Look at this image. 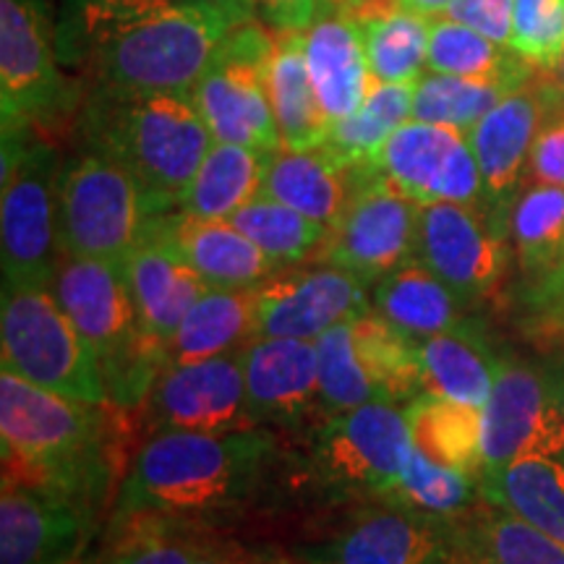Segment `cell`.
Segmentation results:
<instances>
[{"mask_svg":"<svg viewBox=\"0 0 564 564\" xmlns=\"http://www.w3.org/2000/svg\"><path fill=\"white\" fill-rule=\"evenodd\" d=\"M411 444L405 405L373 400L324 419L308 449V470L335 497L387 502Z\"/></svg>","mask_w":564,"mask_h":564,"instance_id":"52a82bcc","label":"cell"},{"mask_svg":"<svg viewBox=\"0 0 564 564\" xmlns=\"http://www.w3.org/2000/svg\"><path fill=\"white\" fill-rule=\"evenodd\" d=\"M426 68L434 74L465 76V79H531L539 68L520 58L512 47L497 45L484 34L457 24L447 17L432 19Z\"/></svg>","mask_w":564,"mask_h":564,"instance_id":"8d00e7d4","label":"cell"},{"mask_svg":"<svg viewBox=\"0 0 564 564\" xmlns=\"http://www.w3.org/2000/svg\"><path fill=\"white\" fill-rule=\"evenodd\" d=\"M58 150L34 133L24 158L0 178V262L6 285H51L58 264Z\"/></svg>","mask_w":564,"mask_h":564,"instance_id":"30bf717a","label":"cell"},{"mask_svg":"<svg viewBox=\"0 0 564 564\" xmlns=\"http://www.w3.org/2000/svg\"><path fill=\"white\" fill-rule=\"evenodd\" d=\"M150 220L139 181L123 162L84 150L63 162L58 181L61 253L123 264Z\"/></svg>","mask_w":564,"mask_h":564,"instance_id":"8992f818","label":"cell"},{"mask_svg":"<svg viewBox=\"0 0 564 564\" xmlns=\"http://www.w3.org/2000/svg\"><path fill=\"white\" fill-rule=\"evenodd\" d=\"M373 171L421 207L434 202L484 207L481 167L470 137L460 129L411 118L384 141Z\"/></svg>","mask_w":564,"mask_h":564,"instance_id":"5bb4252c","label":"cell"},{"mask_svg":"<svg viewBox=\"0 0 564 564\" xmlns=\"http://www.w3.org/2000/svg\"><path fill=\"white\" fill-rule=\"evenodd\" d=\"M76 105L61 70L45 0H0V116L3 126L55 123Z\"/></svg>","mask_w":564,"mask_h":564,"instance_id":"9c48e42d","label":"cell"},{"mask_svg":"<svg viewBox=\"0 0 564 564\" xmlns=\"http://www.w3.org/2000/svg\"><path fill=\"white\" fill-rule=\"evenodd\" d=\"M97 507L3 484L0 494V564H70L95 531Z\"/></svg>","mask_w":564,"mask_h":564,"instance_id":"d6986e66","label":"cell"},{"mask_svg":"<svg viewBox=\"0 0 564 564\" xmlns=\"http://www.w3.org/2000/svg\"><path fill=\"white\" fill-rule=\"evenodd\" d=\"M303 53L329 126L361 108L373 74L356 21L337 11L322 13L308 30H303Z\"/></svg>","mask_w":564,"mask_h":564,"instance_id":"cb8c5ba5","label":"cell"},{"mask_svg":"<svg viewBox=\"0 0 564 564\" xmlns=\"http://www.w3.org/2000/svg\"><path fill=\"white\" fill-rule=\"evenodd\" d=\"M478 489L486 502L518 514L564 544V463L560 457H520L484 470Z\"/></svg>","mask_w":564,"mask_h":564,"instance_id":"f546056e","label":"cell"},{"mask_svg":"<svg viewBox=\"0 0 564 564\" xmlns=\"http://www.w3.org/2000/svg\"><path fill=\"white\" fill-rule=\"evenodd\" d=\"M356 356L371 382L377 384L379 398L387 403L408 405L423 392L419 340L400 333L377 312H366L350 322Z\"/></svg>","mask_w":564,"mask_h":564,"instance_id":"d590c367","label":"cell"},{"mask_svg":"<svg viewBox=\"0 0 564 564\" xmlns=\"http://www.w3.org/2000/svg\"><path fill=\"white\" fill-rule=\"evenodd\" d=\"M84 139L133 173L147 212L181 209L183 194L215 144L192 91L91 89L84 108Z\"/></svg>","mask_w":564,"mask_h":564,"instance_id":"3957f363","label":"cell"},{"mask_svg":"<svg viewBox=\"0 0 564 564\" xmlns=\"http://www.w3.org/2000/svg\"><path fill=\"white\" fill-rule=\"evenodd\" d=\"M447 518L382 502L356 512L319 544L303 546L293 564H442Z\"/></svg>","mask_w":564,"mask_h":564,"instance_id":"e0dca14e","label":"cell"},{"mask_svg":"<svg viewBox=\"0 0 564 564\" xmlns=\"http://www.w3.org/2000/svg\"><path fill=\"white\" fill-rule=\"evenodd\" d=\"M478 499H481L478 476L436 463L434 457L411 444L398 486L387 497V502L434 514V518H455L470 510Z\"/></svg>","mask_w":564,"mask_h":564,"instance_id":"ab89813d","label":"cell"},{"mask_svg":"<svg viewBox=\"0 0 564 564\" xmlns=\"http://www.w3.org/2000/svg\"><path fill=\"white\" fill-rule=\"evenodd\" d=\"M70 564H79V562H70Z\"/></svg>","mask_w":564,"mask_h":564,"instance_id":"11a10c76","label":"cell"},{"mask_svg":"<svg viewBox=\"0 0 564 564\" xmlns=\"http://www.w3.org/2000/svg\"><path fill=\"white\" fill-rule=\"evenodd\" d=\"M423 392L484 408L491 394L499 361L468 322L447 333L419 340Z\"/></svg>","mask_w":564,"mask_h":564,"instance_id":"f1b7e54d","label":"cell"},{"mask_svg":"<svg viewBox=\"0 0 564 564\" xmlns=\"http://www.w3.org/2000/svg\"><path fill=\"white\" fill-rule=\"evenodd\" d=\"M463 306L465 303L449 291L447 282L419 259H408L398 270L387 272L373 282L371 291L373 312L415 340L460 327L465 324Z\"/></svg>","mask_w":564,"mask_h":564,"instance_id":"4316f807","label":"cell"},{"mask_svg":"<svg viewBox=\"0 0 564 564\" xmlns=\"http://www.w3.org/2000/svg\"><path fill=\"white\" fill-rule=\"evenodd\" d=\"M554 97L535 70L512 89L497 108L486 112L468 133L484 178V207L507 225L510 207L523 188L528 158Z\"/></svg>","mask_w":564,"mask_h":564,"instance_id":"ac0fdd59","label":"cell"},{"mask_svg":"<svg viewBox=\"0 0 564 564\" xmlns=\"http://www.w3.org/2000/svg\"><path fill=\"white\" fill-rule=\"evenodd\" d=\"M274 436L160 432L139 449L116 499V518H199L241 505L262 481Z\"/></svg>","mask_w":564,"mask_h":564,"instance_id":"7a4b0ae2","label":"cell"},{"mask_svg":"<svg viewBox=\"0 0 564 564\" xmlns=\"http://www.w3.org/2000/svg\"><path fill=\"white\" fill-rule=\"evenodd\" d=\"M230 223L280 267L299 264L308 253L322 251L329 236L324 225L264 194H259L257 199L238 209L230 217Z\"/></svg>","mask_w":564,"mask_h":564,"instance_id":"60d3db41","label":"cell"},{"mask_svg":"<svg viewBox=\"0 0 564 564\" xmlns=\"http://www.w3.org/2000/svg\"><path fill=\"white\" fill-rule=\"evenodd\" d=\"M121 267L141 329L171 345L194 303L209 291L207 282L147 225Z\"/></svg>","mask_w":564,"mask_h":564,"instance_id":"603a6c76","label":"cell"},{"mask_svg":"<svg viewBox=\"0 0 564 564\" xmlns=\"http://www.w3.org/2000/svg\"><path fill=\"white\" fill-rule=\"evenodd\" d=\"M51 291L97 352L100 366L112 361L144 333L121 264L61 253Z\"/></svg>","mask_w":564,"mask_h":564,"instance_id":"ffe728a7","label":"cell"},{"mask_svg":"<svg viewBox=\"0 0 564 564\" xmlns=\"http://www.w3.org/2000/svg\"><path fill=\"white\" fill-rule=\"evenodd\" d=\"M415 84H384L373 79L369 95L352 116L329 126L324 150L350 171L373 167L379 150L413 116Z\"/></svg>","mask_w":564,"mask_h":564,"instance_id":"e575fe53","label":"cell"},{"mask_svg":"<svg viewBox=\"0 0 564 564\" xmlns=\"http://www.w3.org/2000/svg\"><path fill=\"white\" fill-rule=\"evenodd\" d=\"M356 173L350 202L322 246V259L361 278L379 282L415 253L421 204L400 192L373 167Z\"/></svg>","mask_w":564,"mask_h":564,"instance_id":"8fae6325","label":"cell"},{"mask_svg":"<svg viewBox=\"0 0 564 564\" xmlns=\"http://www.w3.org/2000/svg\"><path fill=\"white\" fill-rule=\"evenodd\" d=\"M514 0H455L442 17L468 26L497 45L510 47Z\"/></svg>","mask_w":564,"mask_h":564,"instance_id":"f6af8a7d","label":"cell"},{"mask_svg":"<svg viewBox=\"0 0 564 564\" xmlns=\"http://www.w3.org/2000/svg\"><path fill=\"white\" fill-rule=\"evenodd\" d=\"M97 408L0 371L3 484L97 507L110 478L105 421Z\"/></svg>","mask_w":564,"mask_h":564,"instance_id":"277c9868","label":"cell"},{"mask_svg":"<svg viewBox=\"0 0 564 564\" xmlns=\"http://www.w3.org/2000/svg\"><path fill=\"white\" fill-rule=\"evenodd\" d=\"M484 470L520 457L564 455V408L552 373L505 358L484 405ZM481 470V474H484Z\"/></svg>","mask_w":564,"mask_h":564,"instance_id":"9a60e30c","label":"cell"},{"mask_svg":"<svg viewBox=\"0 0 564 564\" xmlns=\"http://www.w3.org/2000/svg\"><path fill=\"white\" fill-rule=\"evenodd\" d=\"M243 373L246 398L259 426H295L316 408L322 411L319 352L312 340L257 337L243 345Z\"/></svg>","mask_w":564,"mask_h":564,"instance_id":"44dd1931","label":"cell"},{"mask_svg":"<svg viewBox=\"0 0 564 564\" xmlns=\"http://www.w3.org/2000/svg\"><path fill=\"white\" fill-rule=\"evenodd\" d=\"M366 0H324V13L337 11V13H350L356 11L358 6H364Z\"/></svg>","mask_w":564,"mask_h":564,"instance_id":"816d5d0a","label":"cell"},{"mask_svg":"<svg viewBox=\"0 0 564 564\" xmlns=\"http://www.w3.org/2000/svg\"><path fill=\"white\" fill-rule=\"evenodd\" d=\"M272 37L270 97L280 141L293 150H314L327 141L329 121L308 74L303 32L272 30Z\"/></svg>","mask_w":564,"mask_h":564,"instance_id":"4dcf8cb0","label":"cell"},{"mask_svg":"<svg viewBox=\"0 0 564 564\" xmlns=\"http://www.w3.org/2000/svg\"><path fill=\"white\" fill-rule=\"evenodd\" d=\"M314 343L319 352V398L324 419L382 400L377 384L371 382V377L358 361L350 322L327 329Z\"/></svg>","mask_w":564,"mask_h":564,"instance_id":"b9f144b4","label":"cell"},{"mask_svg":"<svg viewBox=\"0 0 564 564\" xmlns=\"http://www.w3.org/2000/svg\"><path fill=\"white\" fill-rule=\"evenodd\" d=\"M541 79H544V84L549 87V91H552L554 102L564 105V51L560 55V61H556L554 68L549 70H539Z\"/></svg>","mask_w":564,"mask_h":564,"instance_id":"681fc988","label":"cell"},{"mask_svg":"<svg viewBox=\"0 0 564 564\" xmlns=\"http://www.w3.org/2000/svg\"><path fill=\"white\" fill-rule=\"evenodd\" d=\"M366 312H371L369 282L333 264L270 274L257 285V337L314 343Z\"/></svg>","mask_w":564,"mask_h":564,"instance_id":"2e32d148","label":"cell"},{"mask_svg":"<svg viewBox=\"0 0 564 564\" xmlns=\"http://www.w3.org/2000/svg\"><path fill=\"white\" fill-rule=\"evenodd\" d=\"M272 30L262 21L236 24L192 89L215 141L272 152L282 144L270 97Z\"/></svg>","mask_w":564,"mask_h":564,"instance_id":"ba28073f","label":"cell"},{"mask_svg":"<svg viewBox=\"0 0 564 564\" xmlns=\"http://www.w3.org/2000/svg\"><path fill=\"white\" fill-rule=\"evenodd\" d=\"M510 230L486 207L455 202L423 204L415 253L463 303L497 291L510 262Z\"/></svg>","mask_w":564,"mask_h":564,"instance_id":"7c38bea8","label":"cell"},{"mask_svg":"<svg viewBox=\"0 0 564 564\" xmlns=\"http://www.w3.org/2000/svg\"><path fill=\"white\" fill-rule=\"evenodd\" d=\"M194 564H241V562H236V560H228V556H220V554H209V552H204L199 560H196Z\"/></svg>","mask_w":564,"mask_h":564,"instance_id":"db71d44e","label":"cell"},{"mask_svg":"<svg viewBox=\"0 0 564 564\" xmlns=\"http://www.w3.org/2000/svg\"><path fill=\"white\" fill-rule=\"evenodd\" d=\"M552 373V382H554V390H556V398H560V403H562V408H564V361L556 366L554 371H549Z\"/></svg>","mask_w":564,"mask_h":564,"instance_id":"f5cc1de1","label":"cell"},{"mask_svg":"<svg viewBox=\"0 0 564 564\" xmlns=\"http://www.w3.org/2000/svg\"><path fill=\"white\" fill-rule=\"evenodd\" d=\"M257 340V288H209L171 340V364L207 361Z\"/></svg>","mask_w":564,"mask_h":564,"instance_id":"1f68e13d","label":"cell"},{"mask_svg":"<svg viewBox=\"0 0 564 564\" xmlns=\"http://www.w3.org/2000/svg\"><path fill=\"white\" fill-rule=\"evenodd\" d=\"M204 554L202 546L165 535H141L118 549L105 564H194Z\"/></svg>","mask_w":564,"mask_h":564,"instance_id":"bcb514c9","label":"cell"},{"mask_svg":"<svg viewBox=\"0 0 564 564\" xmlns=\"http://www.w3.org/2000/svg\"><path fill=\"white\" fill-rule=\"evenodd\" d=\"M507 230L525 278L552 270L564 257V186L525 183L510 207Z\"/></svg>","mask_w":564,"mask_h":564,"instance_id":"74e56055","label":"cell"},{"mask_svg":"<svg viewBox=\"0 0 564 564\" xmlns=\"http://www.w3.org/2000/svg\"><path fill=\"white\" fill-rule=\"evenodd\" d=\"M510 47L533 68H554L564 51V0H514Z\"/></svg>","mask_w":564,"mask_h":564,"instance_id":"7bdbcfd3","label":"cell"},{"mask_svg":"<svg viewBox=\"0 0 564 564\" xmlns=\"http://www.w3.org/2000/svg\"><path fill=\"white\" fill-rule=\"evenodd\" d=\"M525 183L564 186V105L554 102L541 123L525 167Z\"/></svg>","mask_w":564,"mask_h":564,"instance_id":"ee69618b","label":"cell"},{"mask_svg":"<svg viewBox=\"0 0 564 564\" xmlns=\"http://www.w3.org/2000/svg\"><path fill=\"white\" fill-rule=\"evenodd\" d=\"M267 152L215 141L183 194L181 212L204 220H230L262 194Z\"/></svg>","mask_w":564,"mask_h":564,"instance_id":"d6a6232c","label":"cell"},{"mask_svg":"<svg viewBox=\"0 0 564 564\" xmlns=\"http://www.w3.org/2000/svg\"><path fill=\"white\" fill-rule=\"evenodd\" d=\"M398 3L403 6V9L421 13V17L434 19V17H442V13L447 11L455 0H398Z\"/></svg>","mask_w":564,"mask_h":564,"instance_id":"f907efd6","label":"cell"},{"mask_svg":"<svg viewBox=\"0 0 564 564\" xmlns=\"http://www.w3.org/2000/svg\"><path fill=\"white\" fill-rule=\"evenodd\" d=\"M528 82V79H525ZM523 82L512 79H465V76L423 74L415 82L413 121L449 126L470 133L486 112L518 89Z\"/></svg>","mask_w":564,"mask_h":564,"instance_id":"f35d334b","label":"cell"},{"mask_svg":"<svg viewBox=\"0 0 564 564\" xmlns=\"http://www.w3.org/2000/svg\"><path fill=\"white\" fill-rule=\"evenodd\" d=\"M3 369L63 398L102 405V366L91 345L63 312L51 285H6L0 303Z\"/></svg>","mask_w":564,"mask_h":564,"instance_id":"5b68a950","label":"cell"},{"mask_svg":"<svg viewBox=\"0 0 564 564\" xmlns=\"http://www.w3.org/2000/svg\"><path fill=\"white\" fill-rule=\"evenodd\" d=\"M413 444L436 463L481 476L484 408L421 392L405 405Z\"/></svg>","mask_w":564,"mask_h":564,"instance_id":"836d02e7","label":"cell"},{"mask_svg":"<svg viewBox=\"0 0 564 564\" xmlns=\"http://www.w3.org/2000/svg\"><path fill=\"white\" fill-rule=\"evenodd\" d=\"M144 403L154 434H230L262 429L246 398L243 350L225 352L207 361L171 364Z\"/></svg>","mask_w":564,"mask_h":564,"instance_id":"4fadbf2b","label":"cell"},{"mask_svg":"<svg viewBox=\"0 0 564 564\" xmlns=\"http://www.w3.org/2000/svg\"><path fill=\"white\" fill-rule=\"evenodd\" d=\"M147 228L158 232L207 282V288H223V291L257 288L280 270V264L272 262L230 220H204L175 209L152 215Z\"/></svg>","mask_w":564,"mask_h":564,"instance_id":"7402d4cb","label":"cell"},{"mask_svg":"<svg viewBox=\"0 0 564 564\" xmlns=\"http://www.w3.org/2000/svg\"><path fill=\"white\" fill-rule=\"evenodd\" d=\"M232 26L207 0H74L55 37L97 87L192 91Z\"/></svg>","mask_w":564,"mask_h":564,"instance_id":"6da1fadb","label":"cell"},{"mask_svg":"<svg viewBox=\"0 0 564 564\" xmlns=\"http://www.w3.org/2000/svg\"><path fill=\"white\" fill-rule=\"evenodd\" d=\"M262 24L282 32H303L324 13V0H253Z\"/></svg>","mask_w":564,"mask_h":564,"instance_id":"7dc6e473","label":"cell"},{"mask_svg":"<svg viewBox=\"0 0 564 564\" xmlns=\"http://www.w3.org/2000/svg\"><path fill=\"white\" fill-rule=\"evenodd\" d=\"M345 17L361 26L373 79L384 84H415L421 79L432 19L403 9L398 0H366Z\"/></svg>","mask_w":564,"mask_h":564,"instance_id":"83f0119b","label":"cell"},{"mask_svg":"<svg viewBox=\"0 0 564 564\" xmlns=\"http://www.w3.org/2000/svg\"><path fill=\"white\" fill-rule=\"evenodd\" d=\"M356 173L335 160L324 147L293 150L280 144L267 152L262 194L312 217L333 230L348 207Z\"/></svg>","mask_w":564,"mask_h":564,"instance_id":"484cf974","label":"cell"},{"mask_svg":"<svg viewBox=\"0 0 564 564\" xmlns=\"http://www.w3.org/2000/svg\"><path fill=\"white\" fill-rule=\"evenodd\" d=\"M207 3L217 6V9L228 13L232 24H246V21H257V3L253 0H207Z\"/></svg>","mask_w":564,"mask_h":564,"instance_id":"c3c4849f","label":"cell"},{"mask_svg":"<svg viewBox=\"0 0 564 564\" xmlns=\"http://www.w3.org/2000/svg\"><path fill=\"white\" fill-rule=\"evenodd\" d=\"M442 564H564V544L518 514L478 499L447 518V552Z\"/></svg>","mask_w":564,"mask_h":564,"instance_id":"d4e9b609","label":"cell"}]
</instances>
